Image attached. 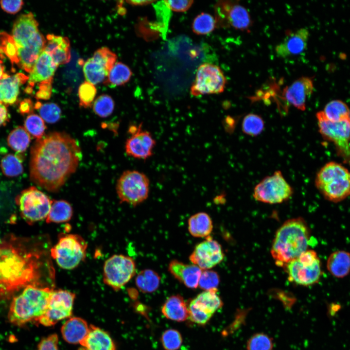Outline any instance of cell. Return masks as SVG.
Here are the masks:
<instances>
[{"label":"cell","mask_w":350,"mask_h":350,"mask_svg":"<svg viewBox=\"0 0 350 350\" xmlns=\"http://www.w3.org/2000/svg\"><path fill=\"white\" fill-rule=\"evenodd\" d=\"M216 27L248 31L252 21L248 10L238 1L220 0L214 6Z\"/></svg>","instance_id":"12"},{"label":"cell","mask_w":350,"mask_h":350,"mask_svg":"<svg viewBox=\"0 0 350 350\" xmlns=\"http://www.w3.org/2000/svg\"><path fill=\"white\" fill-rule=\"evenodd\" d=\"M168 268L171 275L187 287L195 289L198 286L202 270L197 265L174 260L170 262Z\"/></svg>","instance_id":"22"},{"label":"cell","mask_w":350,"mask_h":350,"mask_svg":"<svg viewBox=\"0 0 350 350\" xmlns=\"http://www.w3.org/2000/svg\"><path fill=\"white\" fill-rule=\"evenodd\" d=\"M129 131L132 135L125 143L127 155L144 160L151 157L156 145L155 140L151 134L146 130H142L141 124L138 126H131Z\"/></svg>","instance_id":"17"},{"label":"cell","mask_w":350,"mask_h":350,"mask_svg":"<svg viewBox=\"0 0 350 350\" xmlns=\"http://www.w3.org/2000/svg\"><path fill=\"white\" fill-rule=\"evenodd\" d=\"M283 268L290 281L304 286L317 283L322 275L320 259L316 252L311 249L303 252Z\"/></svg>","instance_id":"6"},{"label":"cell","mask_w":350,"mask_h":350,"mask_svg":"<svg viewBox=\"0 0 350 350\" xmlns=\"http://www.w3.org/2000/svg\"><path fill=\"white\" fill-rule=\"evenodd\" d=\"M212 228V221L207 213H197L188 220L189 231L194 237L207 238L210 236Z\"/></svg>","instance_id":"32"},{"label":"cell","mask_w":350,"mask_h":350,"mask_svg":"<svg viewBox=\"0 0 350 350\" xmlns=\"http://www.w3.org/2000/svg\"><path fill=\"white\" fill-rule=\"evenodd\" d=\"M88 245L77 234H66L59 238L51 249V256L61 268L71 269L77 267L86 255Z\"/></svg>","instance_id":"7"},{"label":"cell","mask_w":350,"mask_h":350,"mask_svg":"<svg viewBox=\"0 0 350 350\" xmlns=\"http://www.w3.org/2000/svg\"><path fill=\"white\" fill-rule=\"evenodd\" d=\"M314 90L312 79L303 76L294 81L290 85L285 87L281 94V98L289 105H292L298 110L304 111L307 98L310 97Z\"/></svg>","instance_id":"18"},{"label":"cell","mask_w":350,"mask_h":350,"mask_svg":"<svg viewBox=\"0 0 350 350\" xmlns=\"http://www.w3.org/2000/svg\"><path fill=\"white\" fill-rule=\"evenodd\" d=\"M72 214V208L69 202L63 200H53L46 221L47 223L68 222Z\"/></svg>","instance_id":"33"},{"label":"cell","mask_w":350,"mask_h":350,"mask_svg":"<svg viewBox=\"0 0 350 350\" xmlns=\"http://www.w3.org/2000/svg\"><path fill=\"white\" fill-rule=\"evenodd\" d=\"M325 117L332 122H337L350 118L348 106L343 101L334 100L325 105L322 111Z\"/></svg>","instance_id":"37"},{"label":"cell","mask_w":350,"mask_h":350,"mask_svg":"<svg viewBox=\"0 0 350 350\" xmlns=\"http://www.w3.org/2000/svg\"><path fill=\"white\" fill-rule=\"evenodd\" d=\"M226 82V78L218 66L203 63L197 69L195 79L191 88V94L198 96L222 93L225 89Z\"/></svg>","instance_id":"14"},{"label":"cell","mask_w":350,"mask_h":350,"mask_svg":"<svg viewBox=\"0 0 350 350\" xmlns=\"http://www.w3.org/2000/svg\"><path fill=\"white\" fill-rule=\"evenodd\" d=\"M2 53L12 64L18 65V47L12 35L6 32L0 33V54Z\"/></svg>","instance_id":"42"},{"label":"cell","mask_w":350,"mask_h":350,"mask_svg":"<svg viewBox=\"0 0 350 350\" xmlns=\"http://www.w3.org/2000/svg\"><path fill=\"white\" fill-rule=\"evenodd\" d=\"M58 66L51 56L43 51L29 73L28 85L25 89L26 92L29 94L32 93L35 84L52 79Z\"/></svg>","instance_id":"21"},{"label":"cell","mask_w":350,"mask_h":350,"mask_svg":"<svg viewBox=\"0 0 350 350\" xmlns=\"http://www.w3.org/2000/svg\"><path fill=\"white\" fill-rule=\"evenodd\" d=\"M161 312L167 318L178 322L185 321L189 317L188 307L180 295H174L168 298Z\"/></svg>","instance_id":"29"},{"label":"cell","mask_w":350,"mask_h":350,"mask_svg":"<svg viewBox=\"0 0 350 350\" xmlns=\"http://www.w3.org/2000/svg\"><path fill=\"white\" fill-rule=\"evenodd\" d=\"M150 181L144 173L136 170L124 171L117 181L116 190L121 203L134 206L148 197Z\"/></svg>","instance_id":"9"},{"label":"cell","mask_w":350,"mask_h":350,"mask_svg":"<svg viewBox=\"0 0 350 350\" xmlns=\"http://www.w3.org/2000/svg\"><path fill=\"white\" fill-rule=\"evenodd\" d=\"M216 27L215 18L211 15L202 13L197 15L192 23L193 33L198 35H207Z\"/></svg>","instance_id":"40"},{"label":"cell","mask_w":350,"mask_h":350,"mask_svg":"<svg viewBox=\"0 0 350 350\" xmlns=\"http://www.w3.org/2000/svg\"><path fill=\"white\" fill-rule=\"evenodd\" d=\"M189 317L190 320L197 324L204 325L210 319L212 315L205 313L194 306L191 302L188 306Z\"/></svg>","instance_id":"49"},{"label":"cell","mask_w":350,"mask_h":350,"mask_svg":"<svg viewBox=\"0 0 350 350\" xmlns=\"http://www.w3.org/2000/svg\"><path fill=\"white\" fill-rule=\"evenodd\" d=\"M311 233L306 221L300 217L286 221L276 231L271 254L277 265L284 267L308 250Z\"/></svg>","instance_id":"3"},{"label":"cell","mask_w":350,"mask_h":350,"mask_svg":"<svg viewBox=\"0 0 350 350\" xmlns=\"http://www.w3.org/2000/svg\"><path fill=\"white\" fill-rule=\"evenodd\" d=\"M81 158L79 145L73 138L64 132L49 133L32 147L30 178L47 191L56 192L76 171Z\"/></svg>","instance_id":"1"},{"label":"cell","mask_w":350,"mask_h":350,"mask_svg":"<svg viewBox=\"0 0 350 350\" xmlns=\"http://www.w3.org/2000/svg\"><path fill=\"white\" fill-rule=\"evenodd\" d=\"M40 116L49 123H54L61 117L62 111L60 107L54 103L42 104L38 109Z\"/></svg>","instance_id":"46"},{"label":"cell","mask_w":350,"mask_h":350,"mask_svg":"<svg viewBox=\"0 0 350 350\" xmlns=\"http://www.w3.org/2000/svg\"><path fill=\"white\" fill-rule=\"evenodd\" d=\"M111 69L105 61L95 54L88 59L83 65V72L87 81L94 85L105 81Z\"/></svg>","instance_id":"28"},{"label":"cell","mask_w":350,"mask_h":350,"mask_svg":"<svg viewBox=\"0 0 350 350\" xmlns=\"http://www.w3.org/2000/svg\"><path fill=\"white\" fill-rule=\"evenodd\" d=\"M28 80V76L18 73L9 75L6 74L0 80V102L12 105L17 101L20 86Z\"/></svg>","instance_id":"24"},{"label":"cell","mask_w":350,"mask_h":350,"mask_svg":"<svg viewBox=\"0 0 350 350\" xmlns=\"http://www.w3.org/2000/svg\"><path fill=\"white\" fill-rule=\"evenodd\" d=\"M46 42V39L39 32L31 44L23 48H18V66L30 73L38 57L44 51Z\"/></svg>","instance_id":"26"},{"label":"cell","mask_w":350,"mask_h":350,"mask_svg":"<svg viewBox=\"0 0 350 350\" xmlns=\"http://www.w3.org/2000/svg\"><path fill=\"white\" fill-rule=\"evenodd\" d=\"M38 23L32 12L22 14L15 21L12 35L18 48L31 44L39 33Z\"/></svg>","instance_id":"19"},{"label":"cell","mask_w":350,"mask_h":350,"mask_svg":"<svg viewBox=\"0 0 350 350\" xmlns=\"http://www.w3.org/2000/svg\"><path fill=\"white\" fill-rule=\"evenodd\" d=\"M97 93L95 86L87 81L82 83L78 88L79 105L84 108L90 107Z\"/></svg>","instance_id":"45"},{"label":"cell","mask_w":350,"mask_h":350,"mask_svg":"<svg viewBox=\"0 0 350 350\" xmlns=\"http://www.w3.org/2000/svg\"><path fill=\"white\" fill-rule=\"evenodd\" d=\"M161 341L166 350H177L182 343L180 333L175 329L166 330L162 334Z\"/></svg>","instance_id":"47"},{"label":"cell","mask_w":350,"mask_h":350,"mask_svg":"<svg viewBox=\"0 0 350 350\" xmlns=\"http://www.w3.org/2000/svg\"><path fill=\"white\" fill-rule=\"evenodd\" d=\"M293 193V189L280 171L262 179L254 188L253 196L258 201L274 204L287 200Z\"/></svg>","instance_id":"11"},{"label":"cell","mask_w":350,"mask_h":350,"mask_svg":"<svg viewBox=\"0 0 350 350\" xmlns=\"http://www.w3.org/2000/svg\"><path fill=\"white\" fill-rule=\"evenodd\" d=\"M7 141L12 149L17 153H22L28 147L31 137L24 127L18 126L9 133Z\"/></svg>","instance_id":"35"},{"label":"cell","mask_w":350,"mask_h":350,"mask_svg":"<svg viewBox=\"0 0 350 350\" xmlns=\"http://www.w3.org/2000/svg\"><path fill=\"white\" fill-rule=\"evenodd\" d=\"M89 327L90 325L84 319L70 317L62 325L61 332L67 342L80 345L87 336Z\"/></svg>","instance_id":"27"},{"label":"cell","mask_w":350,"mask_h":350,"mask_svg":"<svg viewBox=\"0 0 350 350\" xmlns=\"http://www.w3.org/2000/svg\"><path fill=\"white\" fill-rule=\"evenodd\" d=\"M218 289L204 291L199 294L190 302L202 311L213 315L223 304L217 294Z\"/></svg>","instance_id":"31"},{"label":"cell","mask_w":350,"mask_h":350,"mask_svg":"<svg viewBox=\"0 0 350 350\" xmlns=\"http://www.w3.org/2000/svg\"><path fill=\"white\" fill-rule=\"evenodd\" d=\"M315 185L327 200L341 201L350 195V172L341 164L329 162L316 174Z\"/></svg>","instance_id":"5"},{"label":"cell","mask_w":350,"mask_h":350,"mask_svg":"<svg viewBox=\"0 0 350 350\" xmlns=\"http://www.w3.org/2000/svg\"><path fill=\"white\" fill-rule=\"evenodd\" d=\"M78 350H116V345L109 333L90 325L89 332L80 344Z\"/></svg>","instance_id":"25"},{"label":"cell","mask_w":350,"mask_h":350,"mask_svg":"<svg viewBox=\"0 0 350 350\" xmlns=\"http://www.w3.org/2000/svg\"></svg>","instance_id":"58"},{"label":"cell","mask_w":350,"mask_h":350,"mask_svg":"<svg viewBox=\"0 0 350 350\" xmlns=\"http://www.w3.org/2000/svg\"><path fill=\"white\" fill-rule=\"evenodd\" d=\"M126 2L129 3V4H131L133 5H137V6H142V5H145L149 4H151L154 2H155V0H127Z\"/></svg>","instance_id":"56"},{"label":"cell","mask_w":350,"mask_h":350,"mask_svg":"<svg viewBox=\"0 0 350 350\" xmlns=\"http://www.w3.org/2000/svg\"><path fill=\"white\" fill-rule=\"evenodd\" d=\"M115 106L112 97L105 94L99 96L93 103V110L99 117L106 118L113 112Z\"/></svg>","instance_id":"44"},{"label":"cell","mask_w":350,"mask_h":350,"mask_svg":"<svg viewBox=\"0 0 350 350\" xmlns=\"http://www.w3.org/2000/svg\"><path fill=\"white\" fill-rule=\"evenodd\" d=\"M52 80L53 78L39 83L38 89L35 95L37 100H47L51 98Z\"/></svg>","instance_id":"50"},{"label":"cell","mask_w":350,"mask_h":350,"mask_svg":"<svg viewBox=\"0 0 350 350\" xmlns=\"http://www.w3.org/2000/svg\"><path fill=\"white\" fill-rule=\"evenodd\" d=\"M274 341L272 337L263 332L252 335L246 343V350H272Z\"/></svg>","instance_id":"43"},{"label":"cell","mask_w":350,"mask_h":350,"mask_svg":"<svg viewBox=\"0 0 350 350\" xmlns=\"http://www.w3.org/2000/svg\"><path fill=\"white\" fill-rule=\"evenodd\" d=\"M34 108L33 103L30 99H25L21 101L18 108L19 113L23 115L33 113Z\"/></svg>","instance_id":"54"},{"label":"cell","mask_w":350,"mask_h":350,"mask_svg":"<svg viewBox=\"0 0 350 350\" xmlns=\"http://www.w3.org/2000/svg\"><path fill=\"white\" fill-rule=\"evenodd\" d=\"M309 35V31L306 28L287 31L284 39L276 47L277 55L286 58L299 54L307 47Z\"/></svg>","instance_id":"20"},{"label":"cell","mask_w":350,"mask_h":350,"mask_svg":"<svg viewBox=\"0 0 350 350\" xmlns=\"http://www.w3.org/2000/svg\"><path fill=\"white\" fill-rule=\"evenodd\" d=\"M53 289L29 285L14 297L10 305L8 319L10 323L21 326L36 320L46 312Z\"/></svg>","instance_id":"4"},{"label":"cell","mask_w":350,"mask_h":350,"mask_svg":"<svg viewBox=\"0 0 350 350\" xmlns=\"http://www.w3.org/2000/svg\"><path fill=\"white\" fill-rule=\"evenodd\" d=\"M264 128V121L258 114L249 113L243 119L242 129L243 132L247 135L257 136L263 131Z\"/></svg>","instance_id":"39"},{"label":"cell","mask_w":350,"mask_h":350,"mask_svg":"<svg viewBox=\"0 0 350 350\" xmlns=\"http://www.w3.org/2000/svg\"><path fill=\"white\" fill-rule=\"evenodd\" d=\"M24 2L22 0H0V6L5 12L15 14L19 12L22 7Z\"/></svg>","instance_id":"53"},{"label":"cell","mask_w":350,"mask_h":350,"mask_svg":"<svg viewBox=\"0 0 350 350\" xmlns=\"http://www.w3.org/2000/svg\"><path fill=\"white\" fill-rule=\"evenodd\" d=\"M224 258L221 245L209 236L197 245L189 257L190 260L201 270H209L220 263Z\"/></svg>","instance_id":"16"},{"label":"cell","mask_w":350,"mask_h":350,"mask_svg":"<svg viewBox=\"0 0 350 350\" xmlns=\"http://www.w3.org/2000/svg\"><path fill=\"white\" fill-rule=\"evenodd\" d=\"M15 200L22 218L30 225L46 219L52 203L47 195L34 186L22 191Z\"/></svg>","instance_id":"8"},{"label":"cell","mask_w":350,"mask_h":350,"mask_svg":"<svg viewBox=\"0 0 350 350\" xmlns=\"http://www.w3.org/2000/svg\"><path fill=\"white\" fill-rule=\"evenodd\" d=\"M134 260L123 255H114L105 262L103 281L114 290L124 286L136 274Z\"/></svg>","instance_id":"13"},{"label":"cell","mask_w":350,"mask_h":350,"mask_svg":"<svg viewBox=\"0 0 350 350\" xmlns=\"http://www.w3.org/2000/svg\"><path fill=\"white\" fill-rule=\"evenodd\" d=\"M58 337L56 334H52L43 338L39 343L37 350H59Z\"/></svg>","instance_id":"51"},{"label":"cell","mask_w":350,"mask_h":350,"mask_svg":"<svg viewBox=\"0 0 350 350\" xmlns=\"http://www.w3.org/2000/svg\"><path fill=\"white\" fill-rule=\"evenodd\" d=\"M326 264L332 275L344 278L350 272V253L344 250L335 251L329 256Z\"/></svg>","instance_id":"30"},{"label":"cell","mask_w":350,"mask_h":350,"mask_svg":"<svg viewBox=\"0 0 350 350\" xmlns=\"http://www.w3.org/2000/svg\"><path fill=\"white\" fill-rule=\"evenodd\" d=\"M160 278L153 270L146 269L140 271L136 278L137 287L143 293H152L158 288Z\"/></svg>","instance_id":"36"},{"label":"cell","mask_w":350,"mask_h":350,"mask_svg":"<svg viewBox=\"0 0 350 350\" xmlns=\"http://www.w3.org/2000/svg\"><path fill=\"white\" fill-rule=\"evenodd\" d=\"M316 117L321 136L334 144L338 156L350 165V118L332 122L325 117L322 111L318 112Z\"/></svg>","instance_id":"10"},{"label":"cell","mask_w":350,"mask_h":350,"mask_svg":"<svg viewBox=\"0 0 350 350\" xmlns=\"http://www.w3.org/2000/svg\"><path fill=\"white\" fill-rule=\"evenodd\" d=\"M75 295L68 290H53L45 313L36 321L46 326L54 325L58 321L71 317Z\"/></svg>","instance_id":"15"},{"label":"cell","mask_w":350,"mask_h":350,"mask_svg":"<svg viewBox=\"0 0 350 350\" xmlns=\"http://www.w3.org/2000/svg\"><path fill=\"white\" fill-rule=\"evenodd\" d=\"M132 72L125 64L116 62L109 71L104 84L111 87L122 86L130 79Z\"/></svg>","instance_id":"34"},{"label":"cell","mask_w":350,"mask_h":350,"mask_svg":"<svg viewBox=\"0 0 350 350\" xmlns=\"http://www.w3.org/2000/svg\"><path fill=\"white\" fill-rule=\"evenodd\" d=\"M7 73L4 72V68L2 64V61L0 59V80Z\"/></svg>","instance_id":"57"},{"label":"cell","mask_w":350,"mask_h":350,"mask_svg":"<svg viewBox=\"0 0 350 350\" xmlns=\"http://www.w3.org/2000/svg\"><path fill=\"white\" fill-rule=\"evenodd\" d=\"M35 241L12 234L0 239V301L28 285L39 286L44 252Z\"/></svg>","instance_id":"2"},{"label":"cell","mask_w":350,"mask_h":350,"mask_svg":"<svg viewBox=\"0 0 350 350\" xmlns=\"http://www.w3.org/2000/svg\"><path fill=\"white\" fill-rule=\"evenodd\" d=\"M220 282L218 273L210 270L202 272L198 282V286L205 291L217 289Z\"/></svg>","instance_id":"48"},{"label":"cell","mask_w":350,"mask_h":350,"mask_svg":"<svg viewBox=\"0 0 350 350\" xmlns=\"http://www.w3.org/2000/svg\"><path fill=\"white\" fill-rule=\"evenodd\" d=\"M46 40L44 51L51 56L57 65L65 64L70 61V42L68 37L48 34Z\"/></svg>","instance_id":"23"},{"label":"cell","mask_w":350,"mask_h":350,"mask_svg":"<svg viewBox=\"0 0 350 350\" xmlns=\"http://www.w3.org/2000/svg\"><path fill=\"white\" fill-rule=\"evenodd\" d=\"M0 167L3 175L8 177L18 176L23 172L21 158L13 154H8L2 158Z\"/></svg>","instance_id":"38"},{"label":"cell","mask_w":350,"mask_h":350,"mask_svg":"<svg viewBox=\"0 0 350 350\" xmlns=\"http://www.w3.org/2000/svg\"><path fill=\"white\" fill-rule=\"evenodd\" d=\"M9 119L10 115L6 106L0 102V126L5 125Z\"/></svg>","instance_id":"55"},{"label":"cell","mask_w":350,"mask_h":350,"mask_svg":"<svg viewBox=\"0 0 350 350\" xmlns=\"http://www.w3.org/2000/svg\"><path fill=\"white\" fill-rule=\"evenodd\" d=\"M164 2L172 11L184 12L187 11L192 5L193 0H164Z\"/></svg>","instance_id":"52"},{"label":"cell","mask_w":350,"mask_h":350,"mask_svg":"<svg viewBox=\"0 0 350 350\" xmlns=\"http://www.w3.org/2000/svg\"><path fill=\"white\" fill-rule=\"evenodd\" d=\"M24 125L29 134L37 140L43 137L46 126L44 121L40 116L30 114L25 119Z\"/></svg>","instance_id":"41"}]
</instances>
